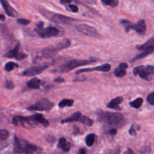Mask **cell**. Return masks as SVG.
Masks as SVG:
<instances>
[{"mask_svg": "<svg viewBox=\"0 0 154 154\" xmlns=\"http://www.w3.org/2000/svg\"><path fill=\"white\" fill-rule=\"evenodd\" d=\"M98 116L100 120L112 126L120 125L123 122V116L119 112H101Z\"/></svg>", "mask_w": 154, "mask_h": 154, "instance_id": "1", "label": "cell"}, {"mask_svg": "<svg viewBox=\"0 0 154 154\" xmlns=\"http://www.w3.org/2000/svg\"><path fill=\"white\" fill-rule=\"evenodd\" d=\"M120 23L124 26L126 32H128L130 29L135 31L140 35H144L146 31V24L144 20H140L137 23H134L127 19H122Z\"/></svg>", "mask_w": 154, "mask_h": 154, "instance_id": "2", "label": "cell"}, {"mask_svg": "<svg viewBox=\"0 0 154 154\" xmlns=\"http://www.w3.org/2000/svg\"><path fill=\"white\" fill-rule=\"evenodd\" d=\"M96 61H97L96 58H91L89 60H72L61 65L58 71L61 73L67 72L76 67H78L86 64H90Z\"/></svg>", "mask_w": 154, "mask_h": 154, "instance_id": "3", "label": "cell"}, {"mask_svg": "<svg viewBox=\"0 0 154 154\" xmlns=\"http://www.w3.org/2000/svg\"><path fill=\"white\" fill-rule=\"evenodd\" d=\"M44 23L43 22H38L35 28V32L43 38H51L57 36L59 33V30L53 26H48L44 28Z\"/></svg>", "mask_w": 154, "mask_h": 154, "instance_id": "4", "label": "cell"}, {"mask_svg": "<svg viewBox=\"0 0 154 154\" xmlns=\"http://www.w3.org/2000/svg\"><path fill=\"white\" fill-rule=\"evenodd\" d=\"M54 106V103L48 99H42L37 101L33 105L27 108L28 110L30 111H49Z\"/></svg>", "mask_w": 154, "mask_h": 154, "instance_id": "5", "label": "cell"}, {"mask_svg": "<svg viewBox=\"0 0 154 154\" xmlns=\"http://www.w3.org/2000/svg\"><path fill=\"white\" fill-rule=\"evenodd\" d=\"M76 29L78 32L90 37H98L99 36V33L94 28L87 24L77 25L76 26Z\"/></svg>", "mask_w": 154, "mask_h": 154, "instance_id": "6", "label": "cell"}, {"mask_svg": "<svg viewBox=\"0 0 154 154\" xmlns=\"http://www.w3.org/2000/svg\"><path fill=\"white\" fill-rule=\"evenodd\" d=\"M49 18L53 22L61 24H70L72 21L76 20L75 19L72 18L69 16H67L63 14L51 13V15L48 16Z\"/></svg>", "mask_w": 154, "mask_h": 154, "instance_id": "7", "label": "cell"}, {"mask_svg": "<svg viewBox=\"0 0 154 154\" xmlns=\"http://www.w3.org/2000/svg\"><path fill=\"white\" fill-rule=\"evenodd\" d=\"M49 65L48 64H42L40 65H38L36 66L31 67L22 72V75L23 76H31L35 75H38L43 72L48 67Z\"/></svg>", "mask_w": 154, "mask_h": 154, "instance_id": "8", "label": "cell"}, {"mask_svg": "<svg viewBox=\"0 0 154 154\" xmlns=\"http://www.w3.org/2000/svg\"><path fill=\"white\" fill-rule=\"evenodd\" d=\"M19 47H20V44H19V43H18L16 44V46L13 49L10 50L6 54H5L4 57L8 58H14L18 60H21L22 59L25 58L26 57H27V55L24 53L20 52L19 51Z\"/></svg>", "mask_w": 154, "mask_h": 154, "instance_id": "9", "label": "cell"}, {"mask_svg": "<svg viewBox=\"0 0 154 154\" xmlns=\"http://www.w3.org/2000/svg\"><path fill=\"white\" fill-rule=\"evenodd\" d=\"M111 69V65L108 63H105L100 66H97L94 67L84 68L76 70L75 72L76 74H80L83 72H89L93 71H100V72H108Z\"/></svg>", "mask_w": 154, "mask_h": 154, "instance_id": "10", "label": "cell"}, {"mask_svg": "<svg viewBox=\"0 0 154 154\" xmlns=\"http://www.w3.org/2000/svg\"><path fill=\"white\" fill-rule=\"evenodd\" d=\"M133 73L134 75L135 76L138 75L141 78L144 80H147V81L150 80V78L149 77V75L147 72L146 66H137L134 69Z\"/></svg>", "mask_w": 154, "mask_h": 154, "instance_id": "11", "label": "cell"}, {"mask_svg": "<svg viewBox=\"0 0 154 154\" xmlns=\"http://www.w3.org/2000/svg\"><path fill=\"white\" fill-rule=\"evenodd\" d=\"M1 4L2 5L6 14L11 17H16L17 16V11L8 4L7 0H0Z\"/></svg>", "mask_w": 154, "mask_h": 154, "instance_id": "12", "label": "cell"}, {"mask_svg": "<svg viewBox=\"0 0 154 154\" xmlns=\"http://www.w3.org/2000/svg\"><path fill=\"white\" fill-rule=\"evenodd\" d=\"M58 51L55 46L47 47L43 49L42 52V56L45 58H51L55 57Z\"/></svg>", "mask_w": 154, "mask_h": 154, "instance_id": "13", "label": "cell"}, {"mask_svg": "<svg viewBox=\"0 0 154 154\" xmlns=\"http://www.w3.org/2000/svg\"><path fill=\"white\" fill-rule=\"evenodd\" d=\"M123 101V97L121 96H118L113 99H112L108 104L107 107L110 109H116V110H120L121 108L119 107V105Z\"/></svg>", "mask_w": 154, "mask_h": 154, "instance_id": "14", "label": "cell"}, {"mask_svg": "<svg viewBox=\"0 0 154 154\" xmlns=\"http://www.w3.org/2000/svg\"><path fill=\"white\" fill-rule=\"evenodd\" d=\"M128 68V64L126 63H120L119 66L114 70V75L117 77H123L126 73V69Z\"/></svg>", "mask_w": 154, "mask_h": 154, "instance_id": "15", "label": "cell"}, {"mask_svg": "<svg viewBox=\"0 0 154 154\" xmlns=\"http://www.w3.org/2000/svg\"><path fill=\"white\" fill-rule=\"evenodd\" d=\"M30 118L32 121L38 122L42 124L45 127H46L49 125V122L47 119H46L44 116L41 114H35L30 116Z\"/></svg>", "mask_w": 154, "mask_h": 154, "instance_id": "16", "label": "cell"}, {"mask_svg": "<svg viewBox=\"0 0 154 154\" xmlns=\"http://www.w3.org/2000/svg\"><path fill=\"white\" fill-rule=\"evenodd\" d=\"M153 51H154V46H150L149 48H147L146 49L143 50V51L141 54H138L135 57H134L131 60V62H134L135 61H137V60H138L140 59L143 58L147 57L148 55L152 54Z\"/></svg>", "mask_w": 154, "mask_h": 154, "instance_id": "17", "label": "cell"}, {"mask_svg": "<svg viewBox=\"0 0 154 154\" xmlns=\"http://www.w3.org/2000/svg\"><path fill=\"white\" fill-rule=\"evenodd\" d=\"M58 148H60L64 152H68L70 149V143L69 142H67L65 138L62 137L59 140L58 144L57 146Z\"/></svg>", "mask_w": 154, "mask_h": 154, "instance_id": "18", "label": "cell"}, {"mask_svg": "<svg viewBox=\"0 0 154 154\" xmlns=\"http://www.w3.org/2000/svg\"><path fill=\"white\" fill-rule=\"evenodd\" d=\"M40 85L41 80L37 78H33L27 82V87L31 89H38L40 88Z\"/></svg>", "mask_w": 154, "mask_h": 154, "instance_id": "19", "label": "cell"}, {"mask_svg": "<svg viewBox=\"0 0 154 154\" xmlns=\"http://www.w3.org/2000/svg\"><path fill=\"white\" fill-rule=\"evenodd\" d=\"M82 117V114L80 112H75L73 114H72L71 116L63 119L61 120V123H67V122H77L80 121V119Z\"/></svg>", "mask_w": 154, "mask_h": 154, "instance_id": "20", "label": "cell"}, {"mask_svg": "<svg viewBox=\"0 0 154 154\" xmlns=\"http://www.w3.org/2000/svg\"><path fill=\"white\" fill-rule=\"evenodd\" d=\"M14 150L16 153H23V146H22L20 140L18 138V137L16 135H14Z\"/></svg>", "mask_w": 154, "mask_h": 154, "instance_id": "21", "label": "cell"}, {"mask_svg": "<svg viewBox=\"0 0 154 154\" xmlns=\"http://www.w3.org/2000/svg\"><path fill=\"white\" fill-rule=\"evenodd\" d=\"M70 43H71L70 40L67 38H64L55 45V48L57 49L58 51H60L69 48L70 45Z\"/></svg>", "mask_w": 154, "mask_h": 154, "instance_id": "22", "label": "cell"}, {"mask_svg": "<svg viewBox=\"0 0 154 154\" xmlns=\"http://www.w3.org/2000/svg\"><path fill=\"white\" fill-rule=\"evenodd\" d=\"M73 102H74V100L72 99H64L59 102L58 106L61 108H64L65 106H72L73 104Z\"/></svg>", "mask_w": 154, "mask_h": 154, "instance_id": "23", "label": "cell"}, {"mask_svg": "<svg viewBox=\"0 0 154 154\" xmlns=\"http://www.w3.org/2000/svg\"><path fill=\"white\" fill-rule=\"evenodd\" d=\"M154 44V39L153 38H151L150 40L147 41L146 43H144L143 45H137L136 46L137 49H138V50H144L145 49H146L147 48H149L150 46H153Z\"/></svg>", "mask_w": 154, "mask_h": 154, "instance_id": "24", "label": "cell"}, {"mask_svg": "<svg viewBox=\"0 0 154 154\" xmlns=\"http://www.w3.org/2000/svg\"><path fill=\"white\" fill-rule=\"evenodd\" d=\"M143 102V99L141 97H138L135 99L134 100L131 102L129 103V105L131 107H133L134 108H139L141 106Z\"/></svg>", "mask_w": 154, "mask_h": 154, "instance_id": "25", "label": "cell"}, {"mask_svg": "<svg viewBox=\"0 0 154 154\" xmlns=\"http://www.w3.org/2000/svg\"><path fill=\"white\" fill-rule=\"evenodd\" d=\"M95 140L94 134H89L85 138V143L88 147H91L94 144Z\"/></svg>", "mask_w": 154, "mask_h": 154, "instance_id": "26", "label": "cell"}, {"mask_svg": "<svg viewBox=\"0 0 154 154\" xmlns=\"http://www.w3.org/2000/svg\"><path fill=\"white\" fill-rule=\"evenodd\" d=\"M101 2L105 5L111 7H116L119 5V0H101Z\"/></svg>", "mask_w": 154, "mask_h": 154, "instance_id": "27", "label": "cell"}, {"mask_svg": "<svg viewBox=\"0 0 154 154\" xmlns=\"http://www.w3.org/2000/svg\"><path fill=\"white\" fill-rule=\"evenodd\" d=\"M19 67L18 64H17L14 62H13V61H10V62H8L7 63L5 64V65L4 66V69L7 72H10L14 67Z\"/></svg>", "mask_w": 154, "mask_h": 154, "instance_id": "28", "label": "cell"}, {"mask_svg": "<svg viewBox=\"0 0 154 154\" xmlns=\"http://www.w3.org/2000/svg\"><path fill=\"white\" fill-rule=\"evenodd\" d=\"M80 122L83 123L85 125L88 126H91L93 124V120L90 118H88V117L84 116H82L81 119H80Z\"/></svg>", "mask_w": 154, "mask_h": 154, "instance_id": "29", "label": "cell"}, {"mask_svg": "<svg viewBox=\"0 0 154 154\" xmlns=\"http://www.w3.org/2000/svg\"><path fill=\"white\" fill-rule=\"evenodd\" d=\"M120 148L118 146L113 149H109L104 152L103 154H120Z\"/></svg>", "mask_w": 154, "mask_h": 154, "instance_id": "30", "label": "cell"}, {"mask_svg": "<svg viewBox=\"0 0 154 154\" xmlns=\"http://www.w3.org/2000/svg\"><path fill=\"white\" fill-rule=\"evenodd\" d=\"M9 137V132L6 129H1L0 130V139L1 140H5Z\"/></svg>", "mask_w": 154, "mask_h": 154, "instance_id": "31", "label": "cell"}, {"mask_svg": "<svg viewBox=\"0 0 154 154\" xmlns=\"http://www.w3.org/2000/svg\"><path fill=\"white\" fill-rule=\"evenodd\" d=\"M5 87L9 90H12L14 88V84L11 80L7 79L5 82Z\"/></svg>", "mask_w": 154, "mask_h": 154, "instance_id": "32", "label": "cell"}, {"mask_svg": "<svg viewBox=\"0 0 154 154\" xmlns=\"http://www.w3.org/2000/svg\"><path fill=\"white\" fill-rule=\"evenodd\" d=\"M147 101L150 105H154V91L147 96Z\"/></svg>", "mask_w": 154, "mask_h": 154, "instance_id": "33", "label": "cell"}, {"mask_svg": "<svg viewBox=\"0 0 154 154\" xmlns=\"http://www.w3.org/2000/svg\"><path fill=\"white\" fill-rule=\"evenodd\" d=\"M17 22L20 25H26L30 23V20L26 19H17Z\"/></svg>", "mask_w": 154, "mask_h": 154, "instance_id": "34", "label": "cell"}, {"mask_svg": "<svg viewBox=\"0 0 154 154\" xmlns=\"http://www.w3.org/2000/svg\"><path fill=\"white\" fill-rule=\"evenodd\" d=\"M146 69H147V72L149 75H154V66L148 65L146 66Z\"/></svg>", "mask_w": 154, "mask_h": 154, "instance_id": "35", "label": "cell"}, {"mask_svg": "<svg viewBox=\"0 0 154 154\" xmlns=\"http://www.w3.org/2000/svg\"><path fill=\"white\" fill-rule=\"evenodd\" d=\"M68 8H69V10L73 12H78V8L76 5H74V4H69L68 5Z\"/></svg>", "mask_w": 154, "mask_h": 154, "instance_id": "36", "label": "cell"}, {"mask_svg": "<svg viewBox=\"0 0 154 154\" xmlns=\"http://www.w3.org/2000/svg\"><path fill=\"white\" fill-rule=\"evenodd\" d=\"M129 133L131 135H137V132H136V129L134 127V125H132L131 128L129 130Z\"/></svg>", "mask_w": 154, "mask_h": 154, "instance_id": "37", "label": "cell"}, {"mask_svg": "<svg viewBox=\"0 0 154 154\" xmlns=\"http://www.w3.org/2000/svg\"><path fill=\"white\" fill-rule=\"evenodd\" d=\"M54 82L60 84V83H61V82H64V78H62V77H58V78H56L54 79Z\"/></svg>", "mask_w": 154, "mask_h": 154, "instance_id": "38", "label": "cell"}, {"mask_svg": "<svg viewBox=\"0 0 154 154\" xmlns=\"http://www.w3.org/2000/svg\"><path fill=\"white\" fill-rule=\"evenodd\" d=\"M85 79H86L85 76H81V77H78V78L74 79L73 81L74 82H76V81H82L85 80Z\"/></svg>", "mask_w": 154, "mask_h": 154, "instance_id": "39", "label": "cell"}, {"mask_svg": "<svg viewBox=\"0 0 154 154\" xmlns=\"http://www.w3.org/2000/svg\"><path fill=\"white\" fill-rule=\"evenodd\" d=\"M47 140H48V141H49V142L52 143V142H54V141H55V138L54 136H52V135H50V136H48V137Z\"/></svg>", "mask_w": 154, "mask_h": 154, "instance_id": "40", "label": "cell"}, {"mask_svg": "<svg viewBox=\"0 0 154 154\" xmlns=\"http://www.w3.org/2000/svg\"><path fill=\"white\" fill-rule=\"evenodd\" d=\"M123 154H135L134 152L131 149H128Z\"/></svg>", "mask_w": 154, "mask_h": 154, "instance_id": "41", "label": "cell"}, {"mask_svg": "<svg viewBox=\"0 0 154 154\" xmlns=\"http://www.w3.org/2000/svg\"><path fill=\"white\" fill-rule=\"evenodd\" d=\"M108 133L111 135H116L117 134V129H111L108 131Z\"/></svg>", "mask_w": 154, "mask_h": 154, "instance_id": "42", "label": "cell"}, {"mask_svg": "<svg viewBox=\"0 0 154 154\" xmlns=\"http://www.w3.org/2000/svg\"><path fill=\"white\" fill-rule=\"evenodd\" d=\"M78 154H87L86 150L84 148H81L79 149Z\"/></svg>", "mask_w": 154, "mask_h": 154, "instance_id": "43", "label": "cell"}, {"mask_svg": "<svg viewBox=\"0 0 154 154\" xmlns=\"http://www.w3.org/2000/svg\"><path fill=\"white\" fill-rule=\"evenodd\" d=\"M72 0H60V2L61 4H64V5H66V4H67L69 3H70Z\"/></svg>", "mask_w": 154, "mask_h": 154, "instance_id": "44", "label": "cell"}, {"mask_svg": "<svg viewBox=\"0 0 154 154\" xmlns=\"http://www.w3.org/2000/svg\"><path fill=\"white\" fill-rule=\"evenodd\" d=\"M5 16H4L2 14H1L0 15V20H1V21H4V20H5Z\"/></svg>", "mask_w": 154, "mask_h": 154, "instance_id": "45", "label": "cell"}, {"mask_svg": "<svg viewBox=\"0 0 154 154\" xmlns=\"http://www.w3.org/2000/svg\"><path fill=\"white\" fill-rule=\"evenodd\" d=\"M53 154H64V153L61 152H55V153H53Z\"/></svg>", "mask_w": 154, "mask_h": 154, "instance_id": "46", "label": "cell"}, {"mask_svg": "<svg viewBox=\"0 0 154 154\" xmlns=\"http://www.w3.org/2000/svg\"><path fill=\"white\" fill-rule=\"evenodd\" d=\"M153 1H154V0H153Z\"/></svg>", "mask_w": 154, "mask_h": 154, "instance_id": "47", "label": "cell"}]
</instances>
